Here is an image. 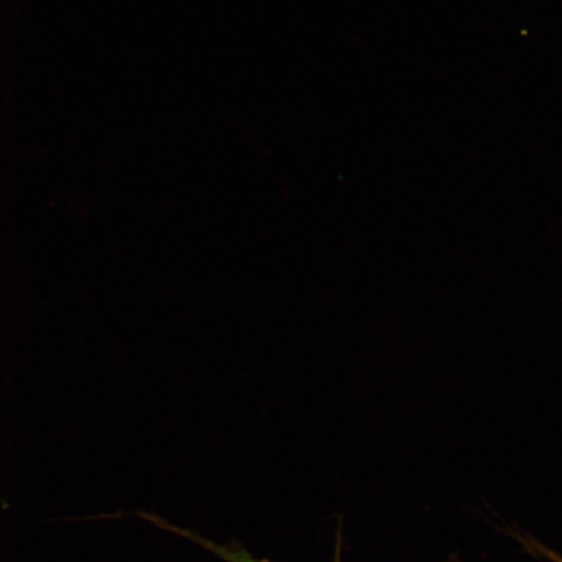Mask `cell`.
Here are the masks:
<instances>
[{"label":"cell","instance_id":"obj_2","mask_svg":"<svg viewBox=\"0 0 562 562\" xmlns=\"http://www.w3.org/2000/svg\"><path fill=\"white\" fill-rule=\"evenodd\" d=\"M333 562H342V538L341 531H337L336 547Z\"/></svg>","mask_w":562,"mask_h":562},{"label":"cell","instance_id":"obj_1","mask_svg":"<svg viewBox=\"0 0 562 562\" xmlns=\"http://www.w3.org/2000/svg\"><path fill=\"white\" fill-rule=\"evenodd\" d=\"M168 529L179 533V536L184 537L188 540H191V542L205 548L206 551L224 562H273L271 560L255 557V554L246 550L243 544L237 542L217 544L213 542V540L203 537L201 533L193 530L179 529V527L172 526H168Z\"/></svg>","mask_w":562,"mask_h":562},{"label":"cell","instance_id":"obj_3","mask_svg":"<svg viewBox=\"0 0 562 562\" xmlns=\"http://www.w3.org/2000/svg\"><path fill=\"white\" fill-rule=\"evenodd\" d=\"M559 562H562V560H561V559H559Z\"/></svg>","mask_w":562,"mask_h":562}]
</instances>
